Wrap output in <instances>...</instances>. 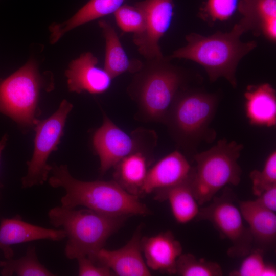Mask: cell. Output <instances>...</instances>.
<instances>
[{"instance_id": "obj_1", "label": "cell", "mask_w": 276, "mask_h": 276, "mask_svg": "<svg viewBox=\"0 0 276 276\" xmlns=\"http://www.w3.org/2000/svg\"><path fill=\"white\" fill-rule=\"evenodd\" d=\"M168 57L145 59L134 74L127 93L137 107V119L164 124L179 93L187 87L188 75Z\"/></svg>"}, {"instance_id": "obj_2", "label": "cell", "mask_w": 276, "mask_h": 276, "mask_svg": "<svg viewBox=\"0 0 276 276\" xmlns=\"http://www.w3.org/2000/svg\"><path fill=\"white\" fill-rule=\"evenodd\" d=\"M51 171L50 185L61 188L65 191L60 199L63 208L83 206L102 214L128 217L151 213L139 196L128 193L114 180H80L74 178L64 165H54Z\"/></svg>"}, {"instance_id": "obj_3", "label": "cell", "mask_w": 276, "mask_h": 276, "mask_svg": "<svg viewBox=\"0 0 276 276\" xmlns=\"http://www.w3.org/2000/svg\"><path fill=\"white\" fill-rule=\"evenodd\" d=\"M245 31L238 22L227 33L218 31L209 36L190 33L186 36L187 44L174 51L168 57L171 60L179 58L194 61L204 68L211 82L223 77L236 88L238 64L257 46L255 41H241L240 36Z\"/></svg>"}, {"instance_id": "obj_4", "label": "cell", "mask_w": 276, "mask_h": 276, "mask_svg": "<svg viewBox=\"0 0 276 276\" xmlns=\"http://www.w3.org/2000/svg\"><path fill=\"white\" fill-rule=\"evenodd\" d=\"M218 102L217 94L187 87L179 93L164 123L179 148L193 156L201 142L215 139L216 133L210 125Z\"/></svg>"}, {"instance_id": "obj_5", "label": "cell", "mask_w": 276, "mask_h": 276, "mask_svg": "<svg viewBox=\"0 0 276 276\" xmlns=\"http://www.w3.org/2000/svg\"><path fill=\"white\" fill-rule=\"evenodd\" d=\"M48 216L53 226L64 231L67 238L64 254L71 260L84 256L91 260L128 218L61 206L51 209Z\"/></svg>"}, {"instance_id": "obj_6", "label": "cell", "mask_w": 276, "mask_h": 276, "mask_svg": "<svg viewBox=\"0 0 276 276\" xmlns=\"http://www.w3.org/2000/svg\"><path fill=\"white\" fill-rule=\"evenodd\" d=\"M243 148L242 144L223 139L209 150L193 155L196 165L190 175V185L199 205L212 200L227 185L240 183L242 170L238 160Z\"/></svg>"}, {"instance_id": "obj_7", "label": "cell", "mask_w": 276, "mask_h": 276, "mask_svg": "<svg viewBox=\"0 0 276 276\" xmlns=\"http://www.w3.org/2000/svg\"><path fill=\"white\" fill-rule=\"evenodd\" d=\"M40 88L36 65L30 61L0 82V112L20 125H36Z\"/></svg>"}, {"instance_id": "obj_8", "label": "cell", "mask_w": 276, "mask_h": 276, "mask_svg": "<svg viewBox=\"0 0 276 276\" xmlns=\"http://www.w3.org/2000/svg\"><path fill=\"white\" fill-rule=\"evenodd\" d=\"M225 188L221 196L214 197L211 204L200 208L195 220L210 222L221 237L230 241L231 245L227 251L228 256L245 257L252 248V238L244 224L239 205L235 203L233 192Z\"/></svg>"}, {"instance_id": "obj_9", "label": "cell", "mask_w": 276, "mask_h": 276, "mask_svg": "<svg viewBox=\"0 0 276 276\" xmlns=\"http://www.w3.org/2000/svg\"><path fill=\"white\" fill-rule=\"evenodd\" d=\"M102 125L94 132L93 145L100 160V172L105 174L118 162L133 152L155 148L157 136L154 131L138 128L127 133L103 113Z\"/></svg>"}, {"instance_id": "obj_10", "label": "cell", "mask_w": 276, "mask_h": 276, "mask_svg": "<svg viewBox=\"0 0 276 276\" xmlns=\"http://www.w3.org/2000/svg\"><path fill=\"white\" fill-rule=\"evenodd\" d=\"M72 108L73 105L64 100L52 116L37 122L33 155L27 162V173L21 180L23 188L42 185L47 181L52 167L48 164V159L59 144L67 116Z\"/></svg>"}, {"instance_id": "obj_11", "label": "cell", "mask_w": 276, "mask_h": 276, "mask_svg": "<svg viewBox=\"0 0 276 276\" xmlns=\"http://www.w3.org/2000/svg\"><path fill=\"white\" fill-rule=\"evenodd\" d=\"M134 5L144 18V31L132 37L138 52L145 59L163 57L159 41L171 25L174 8L173 0H143Z\"/></svg>"}, {"instance_id": "obj_12", "label": "cell", "mask_w": 276, "mask_h": 276, "mask_svg": "<svg viewBox=\"0 0 276 276\" xmlns=\"http://www.w3.org/2000/svg\"><path fill=\"white\" fill-rule=\"evenodd\" d=\"M141 231L142 225H140L124 246L116 250H107L103 248L91 260L99 265L108 267L116 275H151L142 251Z\"/></svg>"}, {"instance_id": "obj_13", "label": "cell", "mask_w": 276, "mask_h": 276, "mask_svg": "<svg viewBox=\"0 0 276 276\" xmlns=\"http://www.w3.org/2000/svg\"><path fill=\"white\" fill-rule=\"evenodd\" d=\"M98 58L90 52H85L69 65L65 75L71 92L102 94L110 87L113 78L103 68L97 66Z\"/></svg>"}, {"instance_id": "obj_14", "label": "cell", "mask_w": 276, "mask_h": 276, "mask_svg": "<svg viewBox=\"0 0 276 276\" xmlns=\"http://www.w3.org/2000/svg\"><path fill=\"white\" fill-rule=\"evenodd\" d=\"M141 245L149 269L162 273L176 274L177 260L182 253V247L171 231L142 237Z\"/></svg>"}, {"instance_id": "obj_15", "label": "cell", "mask_w": 276, "mask_h": 276, "mask_svg": "<svg viewBox=\"0 0 276 276\" xmlns=\"http://www.w3.org/2000/svg\"><path fill=\"white\" fill-rule=\"evenodd\" d=\"M65 238L62 229L46 228L32 224L23 221L19 216L4 219L0 224V249L7 259L13 256L12 245L44 239L60 241Z\"/></svg>"}, {"instance_id": "obj_16", "label": "cell", "mask_w": 276, "mask_h": 276, "mask_svg": "<svg viewBox=\"0 0 276 276\" xmlns=\"http://www.w3.org/2000/svg\"><path fill=\"white\" fill-rule=\"evenodd\" d=\"M192 169L188 159L181 152L173 151L149 168L143 187V194L181 183L188 178Z\"/></svg>"}, {"instance_id": "obj_17", "label": "cell", "mask_w": 276, "mask_h": 276, "mask_svg": "<svg viewBox=\"0 0 276 276\" xmlns=\"http://www.w3.org/2000/svg\"><path fill=\"white\" fill-rule=\"evenodd\" d=\"M154 149H141L121 159L113 167V180L128 193L139 197L142 195Z\"/></svg>"}, {"instance_id": "obj_18", "label": "cell", "mask_w": 276, "mask_h": 276, "mask_svg": "<svg viewBox=\"0 0 276 276\" xmlns=\"http://www.w3.org/2000/svg\"><path fill=\"white\" fill-rule=\"evenodd\" d=\"M238 205L253 243L263 250L273 246L276 241L275 212L263 208L255 200L239 201Z\"/></svg>"}, {"instance_id": "obj_19", "label": "cell", "mask_w": 276, "mask_h": 276, "mask_svg": "<svg viewBox=\"0 0 276 276\" xmlns=\"http://www.w3.org/2000/svg\"><path fill=\"white\" fill-rule=\"evenodd\" d=\"M246 117L250 124L275 126L276 93L269 83L249 85L244 94Z\"/></svg>"}, {"instance_id": "obj_20", "label": "cell", "mask_w": 276, "mask_h": 276, "mask_svg": "<svg viewBox=\"0 0 276 276\" xmlns=\"http://www.w3.org/2000/svg\"><path fill=\"white\" fill-rule=\"evenodd\" d=\"M98 25L105 42L104 68L113 79L124 73L137 72L143 61L128 57L111 23L102 19L99 20Z\"/></svg>"}, {"instance_id": "obj_21", "label": "cell", "mask_w": 276, "mask_h": 276, "mask_svg": "<svg viewBox=\"0 0 276 276\" xmlns=\"http://www.w3.org/2000/svg\"><path fill=\"white\" fill-rule=\"evenodd\" d=\"M190 175L180 183L154 192L156 200L168 201L174 219L180 224L195 219L200 209L191 189Z\"/></svg>"}, {"instance_id": "obj_22", "label": "cell", "mask_w": 276, "mask_h": 276, "mask_svg": "<svg viewBox=\"0 0 276 276\" xmlns=\"http://www.w3.org/2000/svg\"><path fill=\"white\" fill-rule=\"evenodd\" d=\"M125 1L89 0L67 21L50 27L51 43H56L66 33L79 26L114 14Z\"/></svg>"}, {"instance_id": "obj_23", "label": "cell", "mask_w": 276, "mask_h": 276, "mask_svg": "<svg viewBox=\"0 0 276 276\" xmlns=\"http://www.w3.org/2000/svg\"><path fill=\"white\" fill-rule=\"evenodd\" d=\"M2 275L53 276L51 272L39 261L34 246L29 247L23 257L17 259H7L0 261Z\"/></svg>"}, {"instance_id": "obj_24", "label": "cell", "mask_w": 276, "mask_h": 276, "mask_svg": "<svg viewBox=\"0 0 276 276\" xmlns=\"http://www.w3.org/2000/svg\"><path fill=\"white\" fill-rule=\"evenodd\" d=\"M180 276H221L223 270L216 262L197 259L190 253H182L176 262V274Z\"/></svg>"}, {"instance_id": "obj_25", "label": "cell", "mask_w": 276, "mask_h": 276, "mask_svg": "<svg viewBox=\"0 0 276 276\" xmlns=\"http://www.w3.org/2000/svg\"><path fill=\"white\" fill-rule=\"evenodd\" d=\"M264 250L252 248L242 261L240 267L231 272L232 276H275V267L266 263L264 260Z\"/></svg>"}, {"instance_id": "obj_26", "label": "cell", "mask_w": 276, "mask_h": 276, "mask_svg": "<svg viewBox=\"0 0 276 276\" xmlns=\"http://www.w3.org/2000/svg\"><path fill=\"white\" fill-rule=\"evenodd\" d=\"M239 22L246 31L258 30L260 23L276 17V0H251Z\"/></svg>"}, {"instance_id": "obj_27", "label": "cell", "mask_w": 276, "mask_h": 276, "mask_svg": "<svg viewBox=\"0 0 276 276\" xmlns=\"http://www.w3.org/2000/svg\"><path fill=\"white\" fill-rule=\"evenodd\" d=\"M252 191L257 197L266 190L276 185V151L273 150L267 157L261 170L255 169L249 173Z\"/></svg>"}, {"instance_id": "obj_28", "label": "cell", "mask_w": 276, "mask_h": 276, "mask_svg": "<svg viewBox=\"0 0 276 276\" xmlns=\"http://www.w3.org/2000/svg\"><path fill=\"white\" fill-rule=\"evenodd\" d=\"M117 25L125 33L136 35L144 29V18L141 11L135 5H122L113 14Z\"/></svg>"}, {"instance_id": "obj_29", "label": "cell", "mask_w": 276, "mask_h": 276, "mask_svg": "<svg viewBox=\"0 0 276 276\" xmlns=\"http://www.w3.org/2000/svg\"><path fill=\"white\" fill-rule=\"evenodd\" d=\"M239 0H208L205 11L213 20H225L238 9Z\"/></svg>"}, {"instance_id": "obj_30", "label": "cell", "mask_w": 276, "mask_h": 276, "mask_svg": "<svg viewBox=\"0 0 276 276\" xmlns=\"http://www.w3.org/2000/svg\"><path fill=\"white\" fill-rule=\"evenodd\" d=\"M78 263V275L80 276H111L113 272L107 267L99 265L87 257L77 259Z\"/></svg>"}, {"instance_id": "obj_31", "label": "cell", "mask_w": 276, "mask_h": 276, "mask_svg": "<svg viewBox=\"0 0 276 276\" xmlns=\"http://www.w3.org/2000/svg\"><path fill=\"white\" fill-rule=\"evenodd\" d=\"M263 208L275 212L276 211V185L266 190L255 200Z\"/></svg>"}, {"instance_id": "obj_32", "label": "cell", "mask_w": 276, "mask_h": 276, "mask_svg": "<svg viewBox=\"0 0 276 276\" xmlns=\"http://www.w3.org/2000/svg\"><path fill=\"white\" fill-rule=\"evenodd\" d=\"M258 31L261 32L269 40H276V17H269L262 21L259 26Z\"/></svg>"}, {"instance_id": "obj_33", "label": "cell", "mask_w": 276, "mask_h": 276, "mask_svg": "<svg viewBox=\"0 0 276 276\" xmlns=\"http://www.w3.org/2000/svg\"><path fill=\"white\" fill-rule=\"evenodd\" d=\"M251 0H239L238 10L240 12L244 10L250 4Z\"/></svg>"}, {"instance_id": "obj_34", "label": "cell", "mask_w": 276, "mask_h": 276, "mask_svg": "<svg viewBox=\"0 0 276 276\" xmlns=\"http://www.w3.org/2000/svg\"><path fill=\"white\" fill-rule=\"evenodd\" d=\"M7 139V135L6 134L0 140V158L2 152L5 147Z\"/></svg>"}]
</instances>
